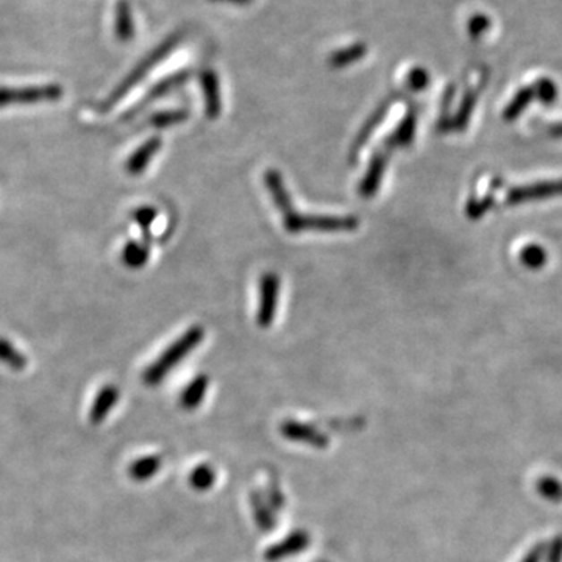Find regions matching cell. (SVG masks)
I'll return each mask as SVG.
<instances>
[{
	"label": "cell",
	"mask_w": 562,
	"mask_h": 562,
	"mask_svg": "<svg viewBox=\"0 0 562 562\" xmlns=\"http://www.w3.org/2000/svg\"><path fill=\"white\" fill-rule=\"evenodd\" d=\"M547 132H549V135H550L551 138L562 140V123H551V125H549Z\"/></svg>",
	"instance_id": "cell-36"
},
{
	"label": "cell",
	"mask_w": 562,
	"mask_h": 562,
	"mask_svg": "<svg viewBox=\"0 0 562 562\" xmlns=\"http://www.w3.org/2000/svg\"><path fill=\"white\" fill-rule=\"evenodd\" d=\"M428 83H430V75H428L427 71H423V69H414V71L410 73V77H408V85H410L411 89H414V91L425 89Z\"/></svg>",
	"instance_id": "cell-31"
},
{
	"label": "cell",
	"mask_w": 562,
	"mask_h": 562,
	"mask_svg": "<svg viewBox=\"0 0 562 562\" xmlns=\"http://www.w3.org/2000/svg\"><path fill=\"white\" fill-rule=\"evenodd\" d=\"M184 79H186V75H184V73H177V75H174V77H169V79L159 81L158 85L153 86L152 91L149 92L146 98H142V102H140V105H136L135 108H132V110L129 111L127 119L133 116V115H136V111L140 110V108H144L149 102H152L155 98H161V96L167 94V92L171 91L172 88H175V86L180 85Z\"/></svg>",
	"instance_id": "cell-21"
},
{
	"label": "cell",
	"mask_w": 562,
	"mask_h": 562,
	"mask_svg": "<svg viewBox=\"0 0 562 562\" xmlns=\"http://www.w3.org/2000/svg\"><path fill=\"white\" fill-rule=\"evenodd\" d=\"M63 88L56 83L27 86V88H6L0 86V108L12 105H37L56 102L63 98Z\"/></svg>",
	"instance_id": "cell-3"
},
{
	"label": "cell",
	"mask_w": 562,
	"mask_h": 562,
	"mask_svg": "<svg viewBox=\"0 0 562 562\" xmlns=\"http://www.w3.org/2000/svg\"><path fill=\"white\" fill-rule=\"evenodd\" d=\"M163 146V140L158 136H153L150 140H147L142 146L138 147L135 152L130 155L127 159L125 169L130 175H140L146 171L147 166L150 165V161L155 158V155L158 153L159 149Z\"/></svg>",
	"instance_id": "cell-10"
},
{
	"label": "cell",
	"mask_w": 562,
	"mask_h": 562,
	"mask_svg": "<svg viewBox=\"0 0 562 562\" xmlns=\"http://www.w3.org/2000/svg\"><path fill=\"white\" fill-rule=\"evenodd\" d=\"M495 197L492 192L478 199V197H471L469 202L465 203V214L471 220H478L483 217L494 207Z\"/></svg>",
	"instance_id": "cell-25"
},
{
	"label": "cell",
	"mask_w": 562,
	"mask_h": 562,
	"mask_svg": "<svg viewBox=\"0 0 562 562\" xmlns=\"http://www.w3.org/2000/svg\"><path fill=\"white\" fill-rule=\"evenodd\" d=\"M417 129L416 111H408L404 121L398 123L397 129L392 132L385 140L386 150H392L396 147H408L414 140Z\"/></svg>",
	"instance_id": "cell-12"
},
{
	"label": "cell",
	"mask_w": 562,
	"mask_h": 562,
	"mask_svg": "<svg viewBox=\"0 0 562 562\" xmlns=\"http://www.w3.org/2000/svg\"><path fill=\"white\" fill-rule=\"evenodd\" d=\"M119 400V389L116 386L106 385L98 392V396L92 402L91 411H89V421L94 425H98L108 417L110 411L115 408Z\"/></svg>",
	"instance_id": "cell-11"
},
{
	"label": "cell",
	"mask_w": 562,
	"mask_h": 562,
	"mask_svg": "<svg viewBox=\"0 0 562 562\" xmlns=\"http://www.w3.org/2000/svg\"><path fill=\"white\" fill-rule=\"evenodd\" d=\"M190 117V113L184 110L159 111L150 117L149 123H152L155 129L163 130L184 123Z\"/></svg>",
	"instance_id": "cell-24"
},
{
	"label": "cell",
	"mask_w": 562,
	"mask_h": 562,
	"mask_svg": "<svg viewBox=\"0 0 562 562\" xmlns=\"http://www.w3.org/2000/svg\"><path fill=\"white\" fill-rule=\"evenodd\" d=\"M264 183L269 191L274 205L283 216L286 232H353L360 226V220L354 216H308L297 213L294 209L286 186L283 183L281 174L276 169H269L264 174Z\"/></svg>",
	"instance_id": "cell-1"
},
{
	"label": "cell",
	"mask_w": 562,
	"mask_h": 562,
	"mask_svg": "<svg viewBox=\"0 0 562 562\" xmlns=\"http://www.w3.org/2000/svg\"><path fill=\"white\" fill-rule=\"evenodd\" d=\"M132 31H133V29H132V21H130L129 6H127V4L121 2L119 6H117V38H119L121 41H129L130 38H132Z\"/></svg>",
	"instance_id": "cell-29"
},
{
	"label": "cell",
	"mask_w": 562,
	"mask_h": 562,
	"mask_svg": "<svg viewBox=\"0 0 562 562\" xmlns=\"http://www.w3.org/2000/svg\"><path fill=\"white\" fill-rule=\"evenodd\" d=\"M203 92H205V108L209 119H216L220 115V96L217 80L214 73H205L203 75Z\"/></svg>",
	"instance_id": "cell-18"
},
{
	"label": "cell",
	"mask_w": 562,
	"mask_h": 562,
	"mask_svg": "<svg viewBox=\"0 0 562 562\" xmlns=\"http://www.w3.org/2000/svg\"><path fill=\"white\" fill-rule=\"evenodd\" d=\"M251 507H253V513H255V520H257L258 526L264 530V532H269L276 525L272 514L269 513L268 507L264 505L263 498L260 495H251Z\"/></svg>",
	"instance_id": "cell-28"
},
{
	"label": "cell",
	"mask_w": 562,
	"mask_h": 562,
	"mask_svg": "<svg viewBox=\"0 0 562 562\" xmlns=\"http://www.w3.org/2000/svg\"><path fill=\"white\" fill-rule=\"evenodd\" d=\"M358 56H361L360 50H350V52H344V54H339V55L335 56L333 63H335L336 66H344V64H349L350 62L356 60Z\"/></svg>",
	"instance_id": "cell-34"
},
{
	"label": "cell",
	"mask_w": 562,
	"mask_h": 562,
	"mask_svg": "<svg viewBox=\"0 0 562 562\" xmlns=\"http://www.w3.org/2000/svg\"><path fill=\"white\" fill-rule=\"evenodd\" d=\"M157 216H158V211L157 209H153V207H140V209H136L133 213H132V217L135 220L136 224L140 226V230L144 233V236H149V233H150V226H152L153 222L157 219Z\"/></svg>",
	"instance_id": "cell-30"
},
{
	"label": "cell",
	"mask_w": 562,
	"mask_h": 562,
	"mask_svg": "<svg viewBox=\"0 0 562 562\" xmlns=\"http://www.w3.org/2000/svg\"><path fill=\"white\" fill-rule=\"evenodd\" d=\"M545 551L547 550H545L544 544L536 545V547H532L530 553H528V555L522 559V562H541L544 559Z\"/></svg>",
	"instance_id": "cell-35"
},
{
	"label": "cell",
	"mask_w": 562,
	"mask_h": 562,
	"mask_svg": "<svg viewBox=\"0 0 562 562\" xmlns=\"http://www.w3.org/2000/svg\"><path fill=\"white\" fill-rule=\"evenodd\" d=\"M0 362L13 370H24L27 367V358L24 354L4 337H0Z\"/></svg>",
	"instance_id": "cell-22"
},
{
	"label": "cell",
	"mask_w": 562,
	"mask_h": 562,
	"mask_svg": "<svg viewBox=\"0 0 562 562\" xmlns=\"http://www.w3.org/2000/svg\"><path fill=\"white\" fill-rule=\"evenodd\" d=\"M532 91H534V98H538L541 104H555V100L558 98L557 83L551 79H547V77L536 80V83L532 85Z\"/></svg>",
	"instance_id": "cell-26"
},
{
	"label": "cell",
	"mask_w": 562,
	"mask_h": 562,
	"mask_svg": "<svg viewBox=\"0 0 562 562\" xmlns=\"http://www.w3.org/2000/svg\"><path fill=\"white\" fill-rule=\"evenodd\" d=\"M519 260L526 269L539 270L545 268V264L549 261V253L542 245L532 243L520 251Z\"/></svg>",
	"instance_id": "cell-20"
},
{
	"label": "cell",
	"mask_w": 562,
	"mask_h": 562,
	"mask_svg": "<svg viewBox=\"0 0 562 562\" xmlns=\"http://www.w3.org/2000/svg\"><path fill=\"white\" fill-rule=\"evenodd\" d=\"M149 258H150L149 245L140 244V243H136V241H129L127 244L123 245V253H121V260H123V263L129 269L144 268L147 261H149Z\"/></svg>",
	"instance_id": "cell-17"
},
{
	"label": "cell",
	"mask_w": 562,
	"mask_h": 562,
	"mask_svg": "<svg viewBox=\"0 0 562 562\" xmlns=\"http://www.w3.org/2000/svg\"><path fill=\"white\" fill-rule=\"evenodd\" d=\"M318 562H325V561H318Z\"/></svg>",
	"instance_id": "cell-37"
},
{
	"label": "cell",
	"mask_w": 562,
	"mask_h": 562,
	"mask_svg": "<svg viewBox=\"0 0 562 562\" xmlns=\"http://www.w3.org/2000/svg\"><path fill=\"white\" fill-rule=\"evenodd\" d=\"M386 166H387V150L381 149L379 152L373 153L372 159L367 167L366 175L361 180L360 188H358L361 197L370 199V197L377 196L379 184L383 182Z\"/></svg>",
	"instance_id": "cell-9"
},
{
	"label": "cell",
	"mask_w": 562,
	"mask_h": 562,
	"mask_svg": "<svg viewBox=\"0 0 562 562\" xmlns=\"http://www.w3.org/2000/svg\"><path fill=\"white\" fill-rule=\"evenodd\" d=\"M280 297V278L274 272H266L260 278V302L257 322L261 328H269L277 316Z\"/></svg>",
	"instance_id": "cell-5"
},
{
	"label": "cell",
	"mask_w": 562,
	"mask_h": 562,
	"mask_svg": "<svg viewBox=\"0 0 562 562\" xmlns=\"http://www.w3.org/2000/svg\"><path fill=\"white\" fill-rule=\"evenodd\" d=\"M161 469V459L157 455H149V456H142V458L136 459L130 465L129 473L132 480L135 481H147L150 478L155 477Z\"/></svg>",
	"instance_id": "cell-16"
},
{
	"label": "cell",
	"mask_w": 562,
	"mask_h": 562,
	"mask_svg": "<svg viewBox=\"0 0 562 562\" xmlns=\"http://www.w3.org/2000/svg\"><path fill=\"white\" fill-rule=\"evenodd\" d=\"M478 94H480V89H471V91L465 92L464 98H463V102L459 105L458 111H456V115L453 119H450V123H448V127H447V132H463V130L467 129V125H469V121H471L472 113L475 110V105H477Z\"/></svg>",
	"instance_id": "cell-14"
},
{
	"label": "cell",
	"mask_w": 562,
	"mask_h": 562,
	"mask_svg": "<svg viewBox=\"0 0 562 562\" xmlns=\"http://www.w3.org/2000/svg\"><path fill=\"white\" fill-rule=\"evenodd\" d=\"M166 52H167V46L165 47H161V49H157L153 52L152 55L147 56L144 62L140 63V66L133 71V72L130 73L127 79L123 80L121 85L117 86L116 91L111 94L110 98H106V102H105L104 106H102V110L106 111L110 110L111 106H115V105L121 100V98L127 94V92L133 88V86L142 80V77L146 75L147 71H150V69L157 64V63L166 55Z\"/></svg>",
	"instance_id": "cell-8"
},
{
	"label": "cell",
	"mask_w": 562,
	"mask_h": 562,
	"mask_svg": "<svg viewBox=\"0 0 562 562\" xmlns=\"http://www.w3.org/2000/svg\"><path fill=\"white\" fill-rule=\"evenodd\" d=\"M469 29H471L472 37L478 38L490 29V19L486 18V16H481V14L475 16V18L472 19Z\"/></svg>",
	"instance_id": "cell-32"
},
{
	"label": "cell",
	"mask_w": 562,
	"mask_h": 562,
	"mask_svg": "<svg viewBox=\"0 0 562 562\" xmlns=\"http://www.w3.org/2000/svg\"><path fill=\"white\" fill-rule=\"evenodd\" d=\"M280 431L286 439L305 446L325 448L328 446V438L319 428L299 421H285L281 423Z\"/></svg>",
	"instance_id": "cell-6"
},
{
	"label": "cell",
	"mask_w": 562,
	"mask_h": 562,
	"mask_svg": "<svg viewBox=\"0 0 562 562\" xmlns=\"http://www.w3.org/2000/svg\"><path fill=\"white\" fill-rule=\"evenodd\" d=\"M534 100V91L532 86H522L519 91L514 94V98L509 100V104L503 110V119L507 123H513L522 116V113L532 105Z\"/></svg>",
	"instance_id": "cell-15"
},
{
	"label": "cell",
	"mask_w": 562,
	"mask_h": 562,
	"mask_svg": "<svg viewBox=\"0 0 562 562\" xmlns=\"http://www.w3.org/2000/svg\"><path fill=\"white\" fill-rule=\"evenodd\" d=\"M209 379L207 375H199L184 387L180 396V404L184 410L192 411L202 404L203 398L209 391Z\"/></svg>",
	"instance_id": "cell-13"
},
{
	"label": "cell",
	"mask_w": 562,
	"mask_h": 562,
	"mask_svg": "<svg viewBox=\"0 0 562 562\" xmlns=\"http://www.w3.org/2000/svg\"><path fill=\"white\" fill-rule=\"evenodd\" d=\"M190 483L194 490L200 492L211 490L216 483V471L213 465H197L196 469L191 472Z\"/></svg>",
	"instance_id": "cell-23"
},
{
	"label": "cell",
	"mask_w": 562,
	"mask_h": 562,
	"mask_svg": "<svg viewBox=\"0 0 562 562\" xmlns=\"http://www.w3.org/2000/svg\"><path fill=\"white\" fill-rule=\"evenodd\" d=\"M387 110H389V105H383L379 110L373 113V116L367 121L366 125H362V130H361L360 135H358V138L354 140L353 147H352V158H356V155L360 153L361 147L366 146L367 140L372 136L373 132L379 129V123L385 121Z\"/></svg>",
	"instance_id": "cell-19"
},
{
	"label": "cell",
	"mask_w": 562,
	"mask_h": 562,
	"mask_svg": "<svg viewBox=\"0 0 562 562\" xmlns=\"http://www.w3.org/2000/svg\"><path fill=\"white\" fill-rule=\"evenodd\" d=\"M547 562H562V536H558L549 547Z\"/></svg>",
	"instance_id": "cell-33"
},
{
	"label": "cell",
	"mask_w": 562,
	"mask_h": 562,
	"mask_svg": "<svg viewBox=\"0 0 562 562\" xmlns=\"http://www.w3.org/2000/svg\"><path fill=\"white\" fill-rule=\"evenodd\" d=\"M203 337H205V330L199 325L184 331L175 343L171 344L163 353L159 354L158 360L155 361L152 366L147 367L142 377L144 383L147 386L159 385L167 377V373L180 364V361L184 360L199 344L202 343Z\"/></svg>",
	"instance_id": "cell-2"
},
{
	"label": "cell",
	"mask_w": 562,
	"mask_h": 562,
	"mask_svg": "<svg viewBox=\"0 0 562 562\" xmlns=\"http://www.w3.org/2000/svg\"><path fill=\"white\" fill-rule=\"evenodd\" d=\"M562 196V178L557 180H542L536 183L515 186L507 192L505 203L511 207H517L522 203L541 202L545 199Z\"/></svg>",
	"instance_id": "cell-4"
},
{
	"label": "cell",
	"mask_w": 562,
	"mask_h": 562,
	"mask_svg": "<svg viewBox=\"0 0 562 562\" xmlns=\"http://www.w3.org/2000/svg\"><path fill=\"white\" fill-rule=\"evenodd\" d=\"M310 544H311L310 534L303 530H297L287 534L286 538L281 539L280 542L270 545L264 553V559L268 562L283 561L286 558L295 557L302 551H305Z\"/></svg>",
	"instance_id": "cell-7"
},
{
	"label": "cell",
	"mask_w": 562,
	"mask_h": 562,
	"mask_svg": "<svg viewBox=\"0 0 562 562\" xmlns=\"http://www.w3.org/2000/svg\"><path fill=\"white\" fill-rule=\"evenodd\" d=\"M536 490L549 501H553V503H561L562 501V483L557 478H541L536 483Z\"/></svg>",
	"instance_id": "cell-27"
}]
</instances>
